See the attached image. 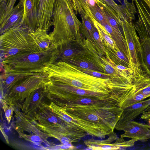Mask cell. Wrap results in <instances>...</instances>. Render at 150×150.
<instances>
[{
  "instance_id": "obj_1",
  "label": "cell",
  "mask_w": 150,
  "mask_h": 150,
  "mask_svg": "<svg viewBox=\"0 0 150 150\" xmlns=\"http://www.w3.org/2000/svg\"><path fill=\"white\" fill-rule=\"evenodd\" d=\"M57 105L64 108L73 119L87 123L106 136L114 132L123 111L112 95L91 103H59Z\"/></svg>"
},
{
  "instance_id": "obj_2",
  "label": "cell",
  "mask_w": 150,
  "mask_h": 150,
  "mask_svg": "<svg viewBox=\"0 0 150 150\" xmlns=\"http://www.w3.org/2000/svg\"><path fill=\"white\" fill-rule=\"evenodd\" d=\"M43 69L47 75L50 84L68 86L90 92L111 95L107 84L110 79L89 75L70 63L62 61L46 63Z\"/></svg>"
},
{
  "instance_id": "obj_3",
  "label": "cell",
  "mask_w": 150,
  "mask_h": 150,
  "mask_svg": "<svg viewBox=\"0 0 150 150\" xmlns=\"http://www.w3.org/2000/svg\"><path fill=\"white\" fill-rule=\"evenodd\" d=\"M71 0H55L52 13L53 31L50 34L54 45L74 41L83 46L86 39L82 23L73 10Z\"/></svg>"
},
{
  "instance_id": "obj_4",
  "label": "cell",
  "mask_w": 150,
  "mask_h": 150,
  "mask_svg": "<svg viewBox=\"0 0 150 150\" xmlns=\"http://www.w3.org/2000/svg\"><path fill=\"white\" fill-rule=\"evenodd\" d=\"M57 46L45 51L20 52L1 61L3 72H43L45 63L56 62L58 57Z\"/></svg>"
},
{
  "instance_id": "obj_5",
  "label": "cell",
  "mask_w": 150,
  "mask_h": 150,
  "mask_svg": "<svg viewBox=\"0 0 150 150\" xmlns=\"http://www.w3.org/2000/svg\"><path fill=\"white\" fill-rule=\"evenodd\" d=\"M33 31L21 25L0 35L1 61L20 52L40 51L31 35Z\"/></svg>"
},
{
  "instance_id": "obj_6",
  "label": "cell",
  "mask_w": 150,
  "mask_h": 150,
  "mask_svg": "<svg viewBox=\"0 0 150 150\" xmlns=\"http://www.w3.org/2000/svg\"><path fill=\"white\" fill-rule=\"evenodd\" d=\"M46 88L47 98L56 104H88L106 99L110 96L69 86L50 83Z\"/></svg>"
},
{
  "instance_id": "obj_7",
  "label": "cell",
  "mask_w": 150,
  "mask_h": 150,
  "mask_svg": "<svg viewBox=\"0 0 150 150\" xmlns=\"http://www.w3.org/2000/svg\"><path fill=\"white\" fill-rule=\"evenodd\" d=\"M50 82L45 72L38 73L18 82L3 93L2 97L1 98L3 99L8 105L18 107L32 92L46 86Z\"/></svg>"
},
{
  "instance_id": "obj_8",
  "label": "cell",
  "mask_w": 150,
  "mask_h": 150,
  "mask_svg": "<svg viewBox=\"0 0 150 150\" xmlns=\"http://www.w3.org/2000/svg\"><path fill=\"white\" fill-rule=\"evenodd\" d=\"M87 52V60L100 69L103 73L110 74V78L126 77L125 74L118 70L115 64L93 40L86 39L83 45Z\"/></svg>"
},
{
  "instance_id": "obj_9",
  "label": "cell",
  "mask_w": 150,
  "mask_h": 150,
  "mask_svg": "<svg viewBox=\"0 0 150 150\" xmlns=\"http://www.w3.org/2000/svg\"><path fill=\"white\" fill-rule=\"evenodd\" d=\"M121 20V25L128 48L130 63L132 69L139 71L143 69L142 66L144 67L145 64L139 37L132 21Z\"/></svg>"
},
{
  "instance_id": "obj_10",
  "label": "cell",
  "mask_w": 150,
  "mask_h": 150,
  "mask_svg": "<svg viewBox=\"0 0 150 150\" xmlns=\"http://www.w3.org/2000/svg\"><path fill=\"white\" fill-rule=\"evenodd\" d=\"M36 17L35 30L47 31L53 25L52 13L55 0H34Z\"/></svg>"
},
{
  "instance_id": "obj_11",
  "label": "cell",
  "mask_w": 150,
  "mask_h": 150,
  "mask_svg": "<svg viewBox=\"0 0 150 150\" xmlns=\"http://www.w3.org/2000/svg\"><path fill=\"white\" fill-rule=\"evenodd\" d=\"M110 136L105 140H96L93 139L85 141V144L88 148L87 150H117L125 149L134 146L137 139H131L129 140H124L120 137L118 138L114 132Z\"/></svg>"
},
{
  "instance_id": "obj_12",
  "label": "cell",
  "mask_w": 150,
  "mask_h": 150,
  "mask_svg": "<svg viewBox=\"0 0 150 150\" xmlns=\"http://www.w3.org/2000/svg\"><path fill=\"white\" fill-rule=\"evenodd\" d=\"M46 87L33 91L18 107L21 109L22 113L27 118L33 116L44 103L42 100L47 95Z\"/></svg>"
},
{
  "instance_id": "obj_13",
  "label": "cell",
  "mask_w": 150,
  "mask_h": 150,
  "mask_svg": "<svg viewBox=\"0 0 150 150\" xmlns=\"http://www.w3.org/2000/svg\"><path fill=\"white\" fill-rule=\"evenodd\" d=\"M150 105V97L124 109L115 129L122 130L126 125L142 114Z\"/></svg>"
},
{
  "instance_id": "obj_14",
  "label": "cell",
  "mask_w": 150,
  "mask_h": 150,
  "mask_svg": "<svg viewBox=\"0 0 150 150\" xmlns=\"http://www.w3.org/2000/svg\"><path fill=\"white\" fill-rule=\"evenodd\" d=\"M124 133L120 137L146 141L150 139V129L148 125L132 120L123 129Z\"/></svg>"
},
{
  "instance_id": "obj_15",
  "label": "cell",
  "mask_w": 150,
  "mask_h": 150,
  "mask_svg": "<svg viewBox=\"0 0 150 150\" xmlns=\"http://www.w3.org/2000/svg\"><path fill=\"white\" fill-rule=\"evenodd\" d=\"M59 55L56 61L66 62L69 59L81 57L86 51L83 46L77 42L71 41L57 46Z\"/></svg>"
},
{
  "instance_id": "obj_16",
  "label": "cell",
  "mask_w": 150,
  "mask_h": 150,
  "mask_svg": "<svg viewBox=\"0 0 150 150\" xmlns=\"http://www.w3.org/2000/svg\"><path fill=\"white\" fill-rule=\"evenodd\" d=\"M24 8L22 3H19L14 7L11 13L5 21L0 25V34L22 25Z\"/></svg>"
},
{
  "instance_id": "obj_17",
  "label": "cell",
  "mask_w": 150,
  "mask_h": 150,
  "mask_svg": "<svg viewBox=\"0 0 150 150\" xmlns=\"http://www.w3.org/2000/svg\"><path fill=\"white\" fill-rule=\"evenodd\" d=\"M38 73L25 71L3 72L1 76V86L2 87L3 93L8 91L23 79Z\"/></svg>"
},
{
  "instance_id": "obj_18",
  "label": "cell",
  "mask_w": 150,
  "mask_h": 150,
  "mask_svg": "<svg viewBox=\"0 0 150 150\" xmlns=\"http://www.w3.org/2000/svg\"><path fill=\"white\" fill-rule=\"evenodd\" d=\"M135 4L137 20L133 24L150 31V9L143 0H133Z\"/></svg>"
},
{
  "instance_id": "obj_19",
  "label": "cell",
  "mask_w": 150,
  "mask_h": 150,
  "mask_svg": "<svg viewBox=\"0 0 150 150\" xmlns=\"http://www.w3.org/2000/svg\"><path fill=\"white\" fill-rule=\"evenodd\" d=\"M24 8L22 25L33 31L36 29V20L35 13L34 0H19Z\"/></svg>"
},
{
  "instance_id": "obj_20",
  "label": "cell",
  "mask_w": 150,
  "mask_h": 150,
  "mask_svg": "<svg viewBox=\"0 0 150 150\" xmlns=\"http://www.w3.org/2000/svg\"><path fill=\"white\" fill-rule=\"evenodd\" d=\"M140 42L144 62L146 67L145 71L150 72V32L136 29Z\"/></svg>"
},
{
  "instance_id": "obj_21",
  "label": "cell",
  "mask_w": 150,
  "mask_h": 150,
  "mask_svg": "<svg viewBox=\"0 0 150 150\" xmlns=\"http://www.w3.org/2000/svg\"><path fill=\"white\" fill-rule=\"evenodd\" d=\"M31 35L40 51H46L55 45L46 31L40 30L33 31Z\"/></svg>"
},
{
  "instance_id": "obj_22",
  "label": "cell",
  "mask_w": 150,
  "mask_h": 150,
  "mask_svg": "<svg viewBox=\"0 0 150 150\" xmlns=\"http://www.w3.org/2000/svg\"><path fill=\"white\" fill-rule=\"evenodd\" d=\"M103 47L107 55L115 64L132 68L128 59L119 50H115L109 47Z\"/></svg>"
},
{
  "instance_id": "obj_23",
  "label": "cell",
  "mask_w": 150,
  "mask_h": 150,
  "mask_svg": "<svg viewBox=\"0 0 150 150\" xmlns=\"http://www.w3.org/2000/svg\"><path fill=\"white\" fill-rule=\"evenodd\" d=\"M92 20L98 32L103 46L110 47L115 50H119L115 42L111 38L104 27L97 21L94 18H93Z\"/></svg>"
},
{
  "instance_id": "obj_24",
  "label": "cell",
  "mask_w": 150,
  "mask_h": 150,
  "mask_svg": "<svg viewBox=\"0 0 150 150\" xmlns=\"http://www.w3.org/2000/svg\"><path fill=\"white\" fill-rule=\"evenodd\" d=\"M81 32L83 35L86 39L93 40V34L96 27L92 19L86 16H81Z\"/></svg>"
},
{
  "instance_id": "obj_25",
  "label": "cell",
  "mask_w": 150,
  "mask_h": 150,
  "mask_svg": "<svg viewBox=\"0 0 150 150\" xmlns=\"http://www.w3.org/2000/svg\"><path fill=\"white\" fill-rule=\"evenodd\" d=\"M67 62L84 69L103 72L96 65L87 60L85 57V54L79 58L70 59Z\"/></svg>"
},
{
  "instance_id": "obj_26",
  "label": "cell",
  "mask_w": 150,
  "mask_h": 150,
  "mask_svg": "<svg viewBox=\"0 0 150 150\" xmlns=\"http://www.w3.org/2000/svg\"><path fill=\"white\" fill-rule=\"evenodd\" d=\"M89 7L94 18L103 25L107 21V19L100 7L96 4L94 6H89Z\"/></svg>"
},
{
  "instance_id": "obj_27",
  "label": "cell",
  "mask_w": 150,
  "mask_h": 150,
  "mask_svg": "<svg viewBox=\"0 0 150 150\" xmlns=\"http://www.w3.org/2000/svg\"><path fill=\"white\" fill-rule=\"evenodd\" d=\"M19 134V137L23 138L26 141L40 146L41 143H45L46 142L43 140L38 135L33 134L29 135L25 134L22 132L17 130Z\"/></svg>"
},
{
  "instance_id": "obj_28",
  "label": "cell",
  "mask_w": 150,
  "mask_h": 150,
  "mask_svg": "<svg viewBox=\"0 0 150 150\" xmlns=\"http://www.w3.org/2000/svg\"><path fill=\"white\" fill-rule=\"evenodd\" d=\"M17 0H8L2 15L0 16V25L2 24L11 13Z\"/></svg>"
},
{
  "instance_id": "obj_29",
  "label": "cell",
  "mask_w": 150,
  "mask_h": 150,
  "mask_svg": "<svg viewBox=\"0 0 150 150\" xmlns=\"http://www.w3.org/2000/svg\"><path fill=\"white\" fill-rule=\"evenodd\" d=\"M78 68L80 71L88 74L94 77L104 79H110L111 76L110 74L101 72L96 71L84 69L77 66Z\"/></svg>"
},
{
  "instance_id": "obj_30",
  "label": "cell",
  "mask_w": 150,
  "mask_h": 150,
  "mask_svg": "<svg viewBox=\"0 0 150 150\" xmlns=\"http://www.w3.org/2000/svg\"><path fill=\"white\" fill-rule=\"evenodd\" d=\"M0 100L5 112L6 118L8 123L9 124L14 111V108L13 106L8 105L3 99L0 98Z\"/></svg>"
},
{
  "instance_id": "obj_31",
  "label": "cell",
  "mask_w": 150,
  "mask_h": 150,
  "mask_svg": "<svg viewBox=\"0 0 150 150\" xmlns=\"http://www.w3.org/2000/svg\"><path fill=\"white\" fill-rule=\"evenodd\" d=\"M93 40L94 41L95 43L102 51L105 52L102 41L100 38L98 32L96 28L93 33Z\"/></svg>"
},
{
  "instance_id": "obj_32",
  "label": "cell",
  "mask_w": 150,
  "mask_h": 150,
  "mask_svg": "<svg viewBox=\"0 0 150 150\" xmlns=\"http://www.w3.org/2000/svg\"><path fill=\"white\" fill-rule=\"evenodd\" d=\"M76 147L73 146L71 143L60 145L59 149L73 150L76 149Z\"/></svg>"
},
{
  "instance_id": "obj_33",
  "label": "cell",
  "mask_w": 150,
  "mask_h": 150,
  "mask_svg": "<svg viewBox=\"0 0 150 150\" xmlns=\"http://www.w3.org/2000/svg\"><path fill=\"white\" fill-rule=\"evenodd\" d=\"M8 0H0V16L3 14Z\"/></svg>"
},
{
  "instance_id": "obj_34",
  "label": "cell",
  "mask_w": 150,
  "mask_h": 150,
  "mask_svg": "<svg viewBox=\"0 0 150 150\" xmlns=\"http://www.w3.org/2000/svg\"><path fill=\"white\" fill-rule=\"evenodd\" d=\"M87 2L89 7L94 6L96 4V0H87Z\"/></svg>"
},
{
  "instance_id": "obj_35",
  "label": "cell",
  "mask_w": 150,
  "mask_h": 150,
  "mask_svg": "<svg viewBox=\"0 0 150 150\" xmlns=\"http://www.w3.org/2000/svg\"><path fill=\"white\" fill-rule=\"evenodd\" d=\"M0 128H1V132L3 134L4 137H5L6 142L8 144L9 143V142L8 138V137L7 136V135H6V134L4 132L3 129L1 128V127H0Z\"/></svg>"
},
{
  "instance_id": "obj_36",
  "label": "cell",
  "mask_w": 150,
  "mask_h": 150,
  "mask_svg": "<svg viewBox=\"0 0 150 150\" xmlns=\"http://www.w3.org/2000/svg\"><path fill=\"white\" fill-rule=\"evenodd\" d=\"M147 5L150 9V0H143Z\"/></svg>"
},
{
  "instance_id": "obj_37",
  "label": "cell",
  "mask_w": 150,
  "mask_h": 150,
  "mask_svg": "<svg viewBox=\"0 0 150 150\" xmlns=\"http://www.w3.org/2000/svg\"><path fill=\"white\" fill-rule=\"evenodd\" d=\"M148 122L149 125H148V126L149 128L150 129V118L149 119L147 120Z\"/></svg>"
}]
</instances>
